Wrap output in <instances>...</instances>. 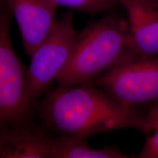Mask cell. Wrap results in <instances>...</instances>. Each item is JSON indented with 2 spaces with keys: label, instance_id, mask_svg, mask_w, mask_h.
<instances>
[{
  "label": "cell",
  "instance_id": "3",
  "mask_svg": "<svg viewBox=\"0 0 158 158\" xmlns=\"http://www.w3.org/2000/svg\"><path fill=\"white\" fill-rule=\"evenodd\" d=\"M12 19L5 3L0 10V128L37 124L27 98V68L12 43Z\"/></svg>",
  "mask_w": 158,
  "mask_h": 158
},
{
  "label": "cell",
  "instance_id": "11",
  "mask_svg": "<svg viewBox=\"0 0 158 158\" xmlns=\"http://www.w3.org/2000/svg\"><path fill=\"white\" fill-rule=\"evenodd\" d=\"M58 6L91 15L110 12L119 6L117 0H51Z\"/></svg>",
  "mask_w": 158,
  "mask_h": 158
},
{
  "label": "cell",
  "instance_id": "2",
  "mask_svg": "<svg viewBox=\"0 0 158 158\" xmlns=\"http://www.w3.org/2000/svg\"><path fill=\"white\" fill-rule=\"evenodd\" d=\"M136 54L127 19L109 12L77 32L73 54L57 78V84L66 86L93 81Z\"/></svg>",
  "mask_w": 158,
  "mask_h": 158
},
{
  "label": "cell",
  "instance_id": "6",
  "mask_svg": "<svg viewBox=\"0 0 158 158\" xmlns=\"http://www.w3.org/2000/svg\"><path fill=\"white\" fill-rule=\"evenodd\" d=\"M19 26L23 48L31 56L57 21L59 6L51 0H5Z\"/></svg>",
  "mask_w": 158,
  "mask_h": 158
},
{
  "label": "cell",
  "instance_id": "4",
  "mask_svg": "<svg viewBox=\"0 0 158 158\" xmlns=\"http://www.w3.org/2000/svg\"><path fill=\"white\" fill-rule=\"evenodd\" d=\"M77 32L72 11L65 12L57 20L48 37L30 56L31 62L27 71V98L31 108H34L67 66Z\"/></svg>",
  "mask_w": 158,
  "mask_h": 158
},
{
  "label": "cell",
  "instance_id": "1",
  "mask_svg": "<svg viewBox=\"0 0 158 158\" xmlns=\"http://www.w3.org/2000/svg\"><path fill=\"white\" fill-rule=\"evenodd\" d=\"M35 121L54 135L88 139L133 128L144 133V114L128 107L93 81L49 89L34 106Z\"/></svg>",
  "mask_w": 158,
  "mask_h": 158
},
{
  "label": "cell",
  "instance_id": "8",
  "mask_svg": "<svg viewBox=\"0 0 158 158\" xmlns=\"http://www.w3.org/2000/svg\"><path fill=\"white\" fill-rule=\"evenodd\" d=\"M51 139L37 124L0 128V158H51Z\"/></svg>",
  "mask_w": 158,
  "mask_h": 158
},
{
  "label": "cell",
  "instance_id": "12",
  "mask_svg": "<svg viewBox=\"0 0 158 158\" xmlns=\"http://www.w3.org/2000/svg\"><path fill=\"white\" fill-rule=\"evenodd\" d=\"M5 5V0H0V10L3 8Z\"/></svg>",
  "mask_w": 158,
  "mask_h": 158
},
{
  "label": "cell",
  "instance_id": "9",
  "mask_svg": "<svg viewBox=\"0 0 158 158\" xmlns=\"http://www.w3.org/2000/svg\"><path fill=\"white\" fill-rule=\"evenodd\" d=\"M127 157L133 156L124 153L116 146L94 148L87 143V139L51 135V158Z\"/></svg>",
  "mask_w": 158,
  "mask_h": 158
},
{
  "label": "cell",
  "instance_id": "7",
  "mask_svg": "<svg viewBox=\"0 0 158 158\" xmlns=\"http://www.w3.org/2000/svg\"><path fill=\"white\" fill-rule=\"evenodd\" d=\"M125 10L137 54L158 56V0H117Z\"/></svg>",
  "mask_w": 158,
  "mask_h": 158
},
{
  "label": "cell",
  "instance_id": "5",
  "mask_svg": "<svg viewBox=\"0 0 158 158\" xmlns=\"http://www.w3.org/2000/svg\"><path fill=\"white\" fill-rule=\"evenodd\" d=\"M93 82L128 107L158 102V56L136 54L116 64Z\"/></svg>",
  "mask_w": 158,
  "mask_h": 158
},
{
  "label": "cell",
  "instance_id": "10",
  "mask_svg": "<svg viewBox=\"0 0 158 158\" xmlns=\"http://www.w3.org/2000/svg\"><path fill=\"white\" fill-rule=\"evenodd\" d=\"M144 117L146 141L135 157L158 158V102L149 106Z\"/></svg>",
  "mask_w": 158,
  "mask_h": 158
}]
</instances>
